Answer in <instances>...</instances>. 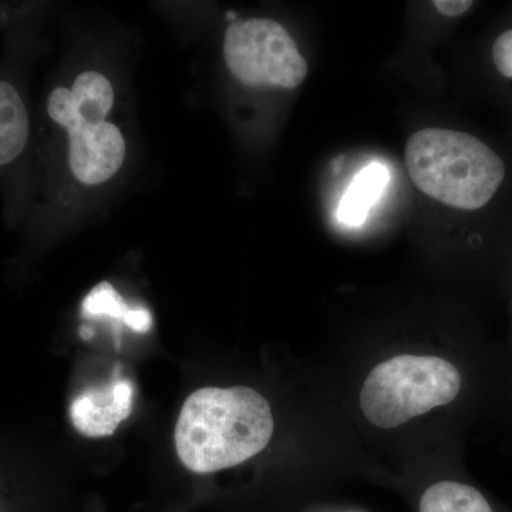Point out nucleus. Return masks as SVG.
<instances>
[{"label":"nucleus","mask_w":512,"mask_h":512,"mask_svg":"<svg viewBox=\"0 0 512 512\" xmlns=\"http://www.w3.org/2000/svg\"><path fill=\"white\" fill-rule=\"evenodd\" d=\"M274 434L271 406L249 387H204L185 400L175 448L181 463L210 474L245 463L261 453Z\"/></svg>","instance_id":"1"},{"label":"nucleus","mask_w":512,"mask_h":512,"mask_svg":"<svg viewBox=\"0 0 512 512\" xmlns=\"http://www.w3.org/2000/svg\"><path fill=\"white\" fill-rule=\"evenodd\" d=\"M407 170L414 185L433 200L463 211L485 207L503 184L505 165L471 134L424 128L407 141Z\"/></svg>","instance_id":"2"},{"label":"nucleus","mask_w":512,"mask_h":512,"mask_svg":"<svg viewBox=\"0 0 512 512\" xmlns=\"http://www.w3.org/2000/svg\"><path fill=\"white\" fill-rule=\"evenodd\" d=\"M460 389V373L447 360L402 355L370 372L360 393V407L370 423L394 429L453 402Z\"/></svg>","instance_id":"3"},{"label":"nucleus","mask_w":512,"mask_h":512,"mask_svg":"<svg viewBox=\"0 0 512 512\" xmlns=\"http://www.w3.org/2000/svg\"><path fill=\"white\" fill-rule=\"evenodd\" d=\"M224 57L229 72L245 86L296 89L308 74L295 40L271 19L232 23L225 33Z\"/></svg>","instance_id":"4"},{"label":"nucleus","mask_w":512,"mask_h":512,"mask_svg":"<svg viewBox=\"0 0 512 512\" xmlns=\"http://www.w3.org/2000/svg\"><path fill=\"white\" fill-rule=\"evenodd\" d=\"M50 119L69 134V163L80 183L96 185L110 180L126 158V143L109 121L86 120L47 104Z\"/></svg>","instance_id":"5"},{"label":"nucleus","mask_w":512,"mask_h":512,"mask_svg":"<svg viewBox=\"0 0 512 512\" xmlns=\"http://www.w3.org/2000/svg\"><path fill=\"white\" fill-rule=\"evenodd\" d=\"M133 403V384L117 380L103 389L80 394L70 406V419L83 436L92 439L111 436L133 412Z\"/></svg>","instance_id":"6"},{"label":"nucleus","mask_w":512,"mask_h":512,"mask_svg":"<svg viewBox=\"0 0 512 512\" xmlns=\"http://www.w3.org/2000/svg\"><path fill=\"white\" fill-rule=\"evenodd\" d=\"M389 180L390 173L386 165L372 163L362 168L340 200L339 220L350 227L362 225L373 205L382 197Z\"/></svg>","instance_id":"7"},{"label":"nucleus","mask_w":512,"mask_h":512,"mask_svg":"<svg viewBox=\"0 0 512 512\" xmlns=\"http://www.w3.org/2000/svg\"><path fill=\"white\" fill-rule=\"evenodd\" d=\"M29 138V116L15 86L0 82V167L23 153Z\"/></svg>","instance_id":"8"},{"label":"nucleus","mask_w":512,"mask_h":512,"mask_svg":"<svg viewBox=\"0 0 512 512\" xmlns=\"http://www.w3.org/2000/svg\"><path fill=\"white\" fill-rule=\"evenodd\" d=\"M420 512H493L476 488L456 481H443L427 488Z\"/></svg>","instance_id":"9"},{"label":"nucleus","mask_w":512,"mask_h":512,"mask_svg":"<svg viewBox=\"0 0 512 512\" xmlns=\"http://www.w3.org/2000/svg\"><path fill=\"white\" fill-rule=\"evenodd\" d=\"M130 311L131 308H128L119 293L109 282H101V284L97 285L86 296L82 306L83 316H89V318L110 316V318L119 319L121 322L126 320Z\"/></svg>","instance_id":"10"},{"label":"nucleus","mask_w":512,"mask_h":512,"mask_svg":"<svg viewBox=\"0 0 512 512\" xmlns=\"http://www.w3.org/2000/svg\"><path fill=\"white\" fill-rule=\"evenodd\" d=\"M493 60L498 73L512 79V29L505 30L493 45Z\"/></svg>","instance_id":"11"},{"label":"nucleus","mask_w":512,"mask_h":512,"mask_svg":"<svg viewBox=\"0 0 512 512\" xmlns=\"http://www.w3.org/2000/svg\"><path fill=\"white\" fill-rule=\"evenodd\" d=\"M433 5L441 15L456 18V16L464 15L467 10H470L473 2H470V0H436Z\"/></svg>","instance_id":"12"},{"label":"nucleus","mask_w":512,"mask_h":512,"mask_svg":"<svg viewBox=\"0 0 512 512\" xmlns=\"http://www.w3.org/2000/svg\"><path fill=\"white\" fill-rule=\"evenodd\" d=\"M124 323H126L128 328L144 333L150 330L153 319H151L150 312L146 311V309H131Z\"/></svg>","instance_id":"13"},{"label":"nucleus","mask_w":512,"mask_h":512,"mask_svg":"<svg viewBox=\"0 0 512 512\" xmlns=\"http://www.w3.org/2000/svg\"><path fill=\"white\" fill-rule=\"evenodd\" d=\"M343 157H339L338 160L335 161V173L336 174H339L340 173V168L343 167Z\"/></svg>","instance_id":"14"},{"label":"nucleus","mask_w":512,"mask_h":512,"mask_svg":"<svg viewBox=\"0 0 512 512\" xmlns=\"http://www.w3.org/2000/svg\"><path fill=\"white\" fill-rule=\"evenodd\" d=\"M92 336H93V332H92V330L87 329V328H83V329H82V338H83V339H86V340H87V339L92 338Z\"/></svg>","instance_id":"15"}]
</instances>
